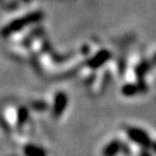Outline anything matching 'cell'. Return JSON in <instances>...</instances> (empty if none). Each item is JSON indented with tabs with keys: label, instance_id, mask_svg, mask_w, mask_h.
<instances>
[{
	"label": "cell",
	"instance_id": "6da1fadb",
	"mask_svg": "<svg viewBox=\"0 0 156 156\" xmlns=\"http://www.w3.org/2000/svg\"><path fill=\"white\" fill-rule=\"evenodd\" d=\"M44 19V13L41 11H36V12H32L27 15H24L21 19H16L12 21L11 23L5 26L1 29V35L3 37H8L10 35H12L13 33L19 32L24 27L28 26L30 24H35V23L40 22Z\"/></svg>",
	"mask_w": 156,
	"mask_h": 156
},
{
	"label": "cell",
	"instance_id": "7a4b0ae2",
	"mask_svg": "<svg viewBox=\"0 0 156 156\" xmlns=\"http://www.w3.org/2000/svg\"><path fill=\"white\" fill-rule=\"evenodd\" d=\"M127 136L131 141H133L134 143L139 144L144 149H151L152 145V139L150 138V136L144 131L141 128L138 127H129L127 129Z\"/></svg>",
	"mask_w": 156,
	"mask_h": 156
},
{
	"label": "cell",
	"instance_id": "3957f363",
	"mask_svg": "<svg viewBox=\"0 0 156 156\" xmlns=\"http://www.w3.org/2000/svg\"><path fill=\"white\" fill-rule=\"evenodd\" d=\"M149 90L147 85L143 80H139L136 83H126L122 86V93L125 97H133L139 93H144Z\"/></svg>",
	"mask_w": 156,
	"mask_h": 156
},
{
	"label": "cell",
	"instance_id": "277c9868",
	"mask_svg": "<svg viewBox=\"0 0 156 156\" xmlns=\"http://www.w3.org/2000/svg\"><path fill=\"white\" fill-rule=\"evenodd\" d=\"M68 103V98L66 95L65 92L63 91H58V93L54 97V103H53V108H52V112L55 117H60L63 112L65 111L66 106H67Z\"/></svg>",
	"mask_w": 156,
	"mask_h": 156
},
{
	"label": "cell",
	"instance_id": "5b68a950",
	"mask_svg": "<svg viewBox=\"0 0 156 156\" xmlns=\"http://www.w3.org/2000/svg\"><path fill=\"white\" fill-rule=\"evenodd\" d=\"M111 58V53L107 50H101L99 51L92 58L89 60L88 62V66L91 68H98L102 66L104 63L108 61V58Z\"/></svg>",
	"mask_w": 156,
	"mask_h": 156
},
{
	"label": "cell",
	"instance_id": "8992f818",
	"mask_svg": "<svg viewBox=\"0 0 156 156\" xmlns=\"http://www.w3.org/2000/svg\"><path fill=\"white\" fill-rule=\"evenodd\" d=\"M122 143L119 140H113L110 143H107L102 151L103 156H116L122 150Z\"/></svg>",
	"mask_w": 156,
	"mask_h": 156
},
{
	"label": "cell",
	"instance_id": "52a82bcc",
	"mask_svg": "<svg viewBox=\"0 0 156 156\" xmlns=\"http://www.w3.org/2000/svg\"><path fill=\"white\" fill-rule=\"evenodd\" d=\"M151 67H152V64L150 61H142L141 63L138 64L136 66V69H134L138 80H143L144 76L151 69Z\"/></svg>",
	"mask_w": 156,
	"mask_h": 156
},
{
	"label": "cell",
	"instance_id": "ba28073f",
	"mask_svg": "<svg viewBox=\"0 0 156 156\" xmlns=\"http://www.w3.org/2000/svg\"><path fill=\"white\" fill-rule=\"evenodd\" d=\"M23 151H24V154L26 156H46V152L41 147L34 145V144H27V145H25Z\"/></svg>",
	"mask_w": 156,
	"mask_h": 156
},
{
	"label": "cell",
	"instance_id": "9c48e42d",
	"mask_svg": "<svg viewBox=\"0 0 156 156\" xmlns=\"http://www.w3.org/2000/svg\"><path fill=\"white\" fill-rule=\"evenodd\" d=\"M28 116H29V113L28 110H27V107L25 106L19 107V110H17V126L22 127L27 122Z\"/></svg>",
	"mask_w": 156,
	"mask_h": 156
},
{
	"label": "cell",
	"instance_id": "30bf717a",
	"mask_svg": "<svg viewBox=\"0 0 156 156\" xmlns=\"http://www.w3.org/2000/svg\"><path fill=\"white\" fill-rule=\"evenodd\" d=\"M32 107L36 111H44L48 108V104L44 101H36L32 103Z\"/></svg>",
	"mask_w": 156,
	"mask_h": 156
},
{
	"label": "cell",
	"instance_id": "8fae6325",
	"mask_svg": "<svg viewBox=\"0 0 156 156\" xmlns=\"http://www.w3.org/2000/svg\"><path fill=\"white\" fill-rule=\"evenodd\" d=\"M139 156H152V154H151V152L149 151V149H144L143 147V150L140 152Z\"/></svg>",
	"mask_w": 156,
	"mask_h": 156
},
{
	"label": "cell",
	"instance_id": "7c38bea8",
	"mask_svg": "<svg viewBox=\"0 0 156 156\" xmlns=\"http://www.w3.org/2000/svg\"><path fill=\"white\" fill-rule=\"evenodd\" d=\"M150 62H151L152 65H156V53L154 54L153 58H152V60H151V61H150Z\"/></svg>",
	"mask_w": 156,
	"mask_h": 156
},
{
	"label": "cell",
	"instance_id": "4fadbf2b",
	"mask_svg": "<svg viewBox=\"0 0 156 156\" xmlns=\"http://www.w3.org/2000/svg\"><path fill=\"white\" fill-rule=\"evenodd\" d=\"M151 149H153V151L156 153V143H154V142H152V145H151Z\"/></svg>",
	"mask_w": 156,
	"mask_h": 156
}]
</instances>
